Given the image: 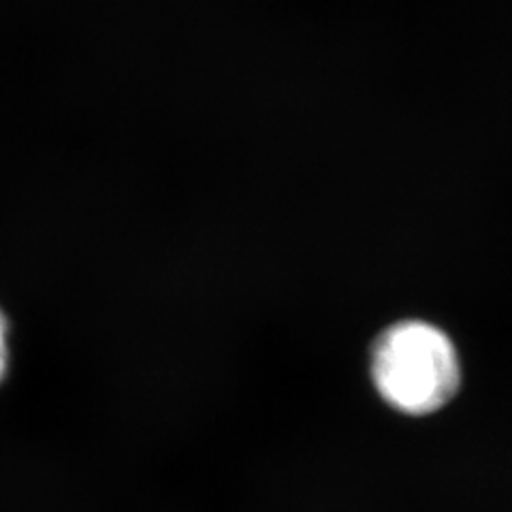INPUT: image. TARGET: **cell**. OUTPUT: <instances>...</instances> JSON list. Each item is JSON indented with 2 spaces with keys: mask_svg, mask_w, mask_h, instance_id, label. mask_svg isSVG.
Segmentation results:
<instances>
[{
  "mask_svg": "<svg viewBox=\"0 0 512 512\" xmlns=\"http://www.w3.org/2000/svg\"><path fill=\"white\" fill-rule=\"evenodd\" d=\"M9 363V352H7V318L0 312V382L5 378Z\"/></svg>",
  "mask_w": 512,
  "mask_h": 512,
  "instance_id": "cell-2",
  "label": "cell"
},
{
  "mask_svg": "<svg viewBox=\"0 0 512 512\" xmlns=\"http://www.w3.org/2000/svg\"><path fill=\"white\" fill-rule=\"evenodd\" d=\"M372 380L391 408L423 416L444 408L461 384V361L448 335L425 320L384 329L372 350Z\"/></svg>",
  "mask_w": 512,
  "mask_h": 512,
  "instance_id": "cell-1",
  "label": "cell"
}]
</instances>
